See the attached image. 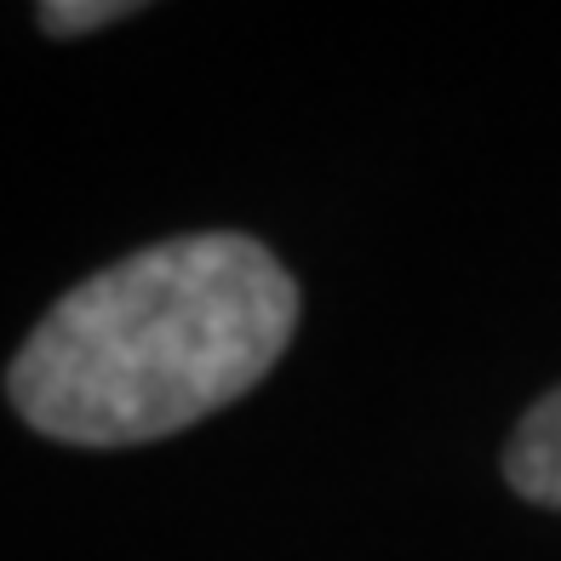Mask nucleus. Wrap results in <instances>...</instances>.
<instances>
[{"label": "nucleus", "instance_id": "f257e3e1", "mask_svg": "<svg viewBox=\"0 0 561 561\" xmlns=\"http://www.w3.org/2000/svg\"><path fill=\"white\" fill-rule=\"evenodd\" d=\"M298 327V280L252 236H178L69 287L7 367L53 442L138 447L241 401Z\"/></svg>", "mask_w": 561, "mask_h": 561}, {"label": "nucleus", "instance_id": "f03ea898", "mask_svg": "<svg viewBox=\"0 0 561 561\" xmlns=\"http://www.w3.org/2000/svg\"><path fill=\"white\" fill-rule=\"evenodd\" d=\"M504 476L527 504L561 510V385L539 407H527V419L504 447Z\"/></svg>", "mask_w": 561, "mask_h": 561}, {"label": "nucleus", "instance_id": "7ed1b4c3", "mask_svg": "<svg viewBox=\"0 0 561 561\" xmlns=\"http://www.w3.org/2000/svg\"><path fill=\"white\" fill-rule=\"evenodd\" d=\"M138 7H115V0H92V7H41L35 18L46 23V35H87L98 23H115V18H133Z\"/></svg>", "mask_w": 561, "mask_h": 561}]
</instances>
